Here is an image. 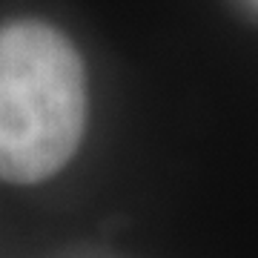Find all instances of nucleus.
<instances>
[{"label":"nucleus","instance_id":"f257e3e1","mask_svg":"<svg viewBox=\"0 0 258 258\" xmlns=\"http://www.w3.org/2000/svg\"><path fill=\"white\" fill-rule=\"evenodd\" d=\"M86 126V72L57 29H0V181L37 184L75 155Z\"/></svg>","mask_w":258,"mask_h":258}]
</instances>
